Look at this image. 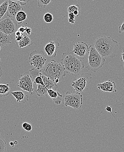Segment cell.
<instances>
[{"label": "cell", "mask_w": 124, "mask_h": 152, "mask_svg": "<svg viewBox=\"0 0 124 152\" xmlns=\"http://www.w3.org/2000/svg\"><path fill=\"white\" fill-rule=\"evenodd\" d=\"M97 52L104 58L114 57L117 53L119 43L110 37H99L94 42Z\"/></svg>", "instance_id": "obj_1"}, {"label": "cell", "mask_w": 124, "mask_h": 152, "mask_svg": "<svg viewBox=\"0 0 124 152\" xmlns=\"http://www.w3.org/2000/svg\"><path fill=\"white\" fill-rule=\"evenodd\" d=\"M61 63L65 68L66 73L70 74L74 77L79 75L84 67L82 60L77 57L72 52L63 53Z\"/></svg>", "instance_id": "obj_2"}, {"label": "cell", "mask_w": 124, "mask_h": 152, "mask_svg": "<svg viewBox=\"0 0 124 152\" xmlns=\"http://www.w3.org/2000/svg\"><path fill=\"white\" fill-rule=\"evenodd\" d=\"M41 73L49 77L56 84L59 83L66 75L65 68L62 63L54 59L46 63L41 70Z\"/></svg>", "instance_id": "obj_3"}, {"label": "cell", "mask_w": 124, "mask_h": 152, "mask_svg": "<svg viewBox=\"0 0 124 152\" xmlns=\"http://www.w3.org/2000/svg\"><path fill=\"white\" fill-rule=\"evenodd\" d=\"M88 59V65L87 68L89 70H91L94 73L101 68L105 62V58L97 52L93 45L90 46Z\"/></svg>", "instance_id": "obj_4"}, {"label": "cell", "mask_w": 124, "mask_h": 152, "mask_svg": "<svg viewBox=\"0 0 124 152\" xmlns=\"http://www.w3.org/2000/svg\"><path fill=\"white\" fill-rule=\"evenodd\" d=\"M64 106L75 110L80 109L83 105V96L80 92L76 93L67 91L63 99Z\"/></svg>", "instance_id": "obj_5"}, {"label": "cell", "mask_w": 124, "mask_h": 152, "mask_svg": "<svg viewBox=\"0 0 124 152\" xmlns=\"http://www.w3.org/2000/svg\"><path fill=\"white\" fill-rule=\"evenodd\" d=\"M29 60L30 64L34 68L41 71L46 64L47 59L43 51L35 50L30 54Z\"/></svg>", "instance_id": "obj_6"}, {"label": "cell", "mask_w": 124, "mask_h": 152, "mask_svg": "<svg viewBox=\"0 0 124 152\" xmlns=\"http://www.w3.org/2000/svg\"><path fill=\"white\" fill-rule=\"evenodd\" d=\"M34 82L29 71L20 75L17 87L23 90L29 92L30 95L34 94Z\"/></svg>", "instance_id": "obj_7"}, {"label": "cell", "mask_w": 124, "mask_h": 152, "mask_svg": "<svg viewBox=\"0 0 124 152\" xmlns=\"http://www.w3.org/2000/svg\"><path fill=\"white\" fill-rule=\"evenodd\" d=\"M73 80L71 86L76 92H82L86 88L87 84L92 79V75L90 73L80 74Z\"/></svg>", "instance_id": "obj_8"}, {"label": "cell", "mask_w": 124, "mask_h": 152, "mask_svg": "<svg viewBox=\"0 0 124 152\" xmlns=\"http://www.w3.org/2000/svg\"><path fill=\"white\" fill-rule=\"evenodd\" d=\"M17 24L15 20L7 16L0 20V31L6 34L12 35L16 31Z\"/></svg>", "instance_id": "obj_9"}, {"label": "cell", "mask_w": 124, "mask_h": 152, "mask_svg": "<svg viewBox=\"0 0 124 152\" xmlns=\"http://www.w3.org/2000/svg\"><path fill=\"white\" fill-rule=\"evenodd\" d=\"M90 46L83 42H79L73 45L72 53L80 57L83 58L89 53Z\"/></svg>", "instance_id": "obj_10"}, {"label": "cell", "mask_w": 124, "mask_h": 152, "mask_svg": "<svg viewBox=\"0 0 124 152\" xmlns=\"http://www.w3.org/2000/svg\"><path fill=\"white\" fill-rule=\"evenodd\" d=\"M23 10V6L20 4L9 0L8 10L7 12V16L15 20V17L17 13L20 11Z\"/></svg>", "instance_id": "obj_11"}, {"label": "cell", "mask_w": 124, "mask_h": 152, "mask_svg": "<svg viewBox=\"0 0 124 152\" xmlns=\"http://www.w3.org/2000/svg\"><path fill=\"white\" fill-rule=\"evenodd\" d=\"M60 43L56 41H51L45 47V52L49 57H56Z\"/></svg>", "instance_id": "obj_12"}, {"label": "cell", "mask_w": 124, "mask_h": 152, "mask_svg": "<svg viewBox=\"0 0 124 152\" xmlns=\"http://www.w3.org/2000/svg\"><path fill=\"white\" fill-rule=\"evenodd\" d=\"M97 88L103 92H109L114 93L117 92L116 83L109 80L103 83H100L97 85Z\"/></svg>", "instance_id": "obj_13"}, {"label": "cell", "mask_w": 124, "mask_h": 152, "mask_svg": "<svg viewBox=\"0 0 124 152\" xmlns=\"http://www.w3.org/2000/svg\"><path fill=\"white\" fill-rule=\"evenodd\" d=\"M48 96L52 99L54 103L56 105H60L62 101V96L57 91L47 89Z\"/></svg>", "instance_id": "obj_14"}, {"label": "cell", "mask_w": 124, "mask_h": 152, "mask_svg": "<svg viewBox=\"0 0 124 152\" xmlns=\"http://www.w3.org/2000/svg\"><path fill=\"white\" fill-rule=\"evenodd\" d=\"M11 94L15 98L16 101L21 103H25L29 100V96L28 95L25 94L23 92L20 91H12Z\"/></svg>", "instance_id": "obj_15"}, {"label": "cell", "mask_w": 124, "mask_h": 152, "mask_svg": "<svg viewBox=\"0 0 124 152\" xmlns=\"http://www.w3.org/2000/svg\"><path fill=\"white\" fill-rule=\"evenodd\" d=\"M12 35L6 34L0 31V50L3 47L12 44Z\"/></svg>", "instance_id": "obj_16"}, {"label": "cell", "mask_w": 124, "mask_h": 152, "mask_svg": "<svg viewBox=\"0 0 124 152\" xmlns=\"http://www.w3.org/2000/svg\"><path fill=\"white\" fill-rule=\"evenodd\" d=\"M41 77L44 82V86L47 89H52L56 91L58 86L49 77L44 75L41 73Z\"/></svg>", "instance_id": "obj_17"}, {"label": "cell", "mask_w": 124, "mask_h": 152, "mask_svg": "<svg viewBox=\"0 0 124 152\" xmlns=\"http://www.w3.org/2000/svg\"><path fill=\"white\" fill-rule=\"evenodd\" d=\"M15 44L20 48H23L28 46L31 45V40L29 37L24 35L23 39L19 42H15Z\"/></svg>", "instance_id": "obj_18"}, {"label": "cell", "mask_w": 124, "mask_h": 152, "mask_svg": "<svg viewBox=\"0 0 124 152\" xmlns=\"http://www.w3.org/2000/svg\"><path fill=\"white\" fill-rule=\"evenodd\" d=\"M10 92V88L9 84H0V97H4L9 95Z\"/></svg>", "instance_id": "obj_19"}, {"label": "cell", "mask_w": 124, "mask_h": 152, "mask_svg": "<svg viewBox=\"0 0 124 152\" xmlns=\"http://www.w3.org/2000/svg\"><path fill=\"white\" fill-rule=\"evenodd\" d=\"M27 17V15L23 11H20L15 15V21L18 24H20L26 20Z\"/></svg>", "instance_id": "obj_20"}, {"label": "cell", "mask_w": 124, "mask_h": 152, "mask_svg": "<svg viewBox=\"0 0 124 152\" xmlns=\"http://www.w3.org/2000/svg\"><path fill=\"white\" fill-rule=\"evenodd\" d=\"M37 89L35 91V92L37 96L39 97L48 96L47 89L45 86L41 85H37Z\"/></svg>", "instance_id": "obj_21"}, {"label": "cell", "mask_w": 124, "mask_h": 152, "mask_svg": "<svg viewBox=\"0 0 124 152\" xmlns=\"http://www.w3.org/2000/svg\"><path fill=\"white\" fill-rule=\"evenodd\" d=\"M9 1H6L5 2L0 6V20L2 19L3 17L7 13L8 10Z\"/></svg>", "instance_id": "obj_22"}, {"label": "cell", "mask_w": 124, "mask_h": 152, "mask_svg": "<svg viewBox=\"0 0 124 152\" xmlns=\"http://www.w3.org/2000/svg\"><path fill=\"white\" fill-rule=\"evenodd\" d=\"M54 0H37V5L40 8H45Z\"/></svg>", "instance_id": "obj_23"}, {"label": "cell", "mask_w": 124, "mask_h": 152, "mask_svg": "<svg viewBox=\"0 0 124 152\" xmlns=\"http://www.w3.org/2000/svg\"><path fill=\"white\" fill-rule=\"evenodd\" d=\"M7 151V142L6 141L0 137V152Z\"/></svg>", "instance_id": "obj_24"}, {"label": "cell", "mask_w": 124, "mask_h": 152, "mask_svg": "<svg viewBox=\"0 0 124 152\" xmlns=\"http://www.w3.org/2000/svg\"><path fill=\"white\" fill-rule=\"evenodd\" d=\"M44 20L48 23H51L53 20V16L52 14L49 12L46 13L44 15Z\"/></svg>", "instance_id": "obj_25"}, {"label": "cell", "mask_w": 124, "mask_h": 152, "mask_svg": "<svg viewBox=\"0 0 124 152\" xmlns=\"http://www.w3.org/2000/svg\"><path fill=\"white\" fill-rule=\"evenodd\" d=\"M76 10H81V7L79 4L76 5H70L69 6L68 9V13H69L73 12L74 11Z\"/></svg>", "instance_id": "obj_26"}, {"label": "cell", "mask_w": 124, "mask_h": 152, "mask_svg": "<svg viewBox=\"0 0 124 152\" xmlns=\"http://www.w3.org/2000/svg\"><path fill=\"white\" fill-rule=\"evenodd\" d=\"M22 128L27 132H30L32 131V125L30 124L27 122H24L22 124Z\"/></svg>", "instance_id": "obj_27"}, {"label": "cell", "mask_w": 124, "mask_h": 152, "mask_svg": "<svg viewBox=\"0 0 124 152\" xmlns=\"http://www.w3.org/2000/svg\"><path fill=\"white\" fill-rule=\"evenodd\" d=\"M75 15L73 13H69L68 14V22L71 24H74L75 23Z\"/></svg>", "instance_id": "obj_28"}, {"label": "cell", "mask_w": 124, "mask_h": 152, "mask_svg": "<svg viewBox=\"0 0 124 152\" xmlns=\"http://www.w3.org/2000/svg\"><path fill=\"white\" fill-rule=\"evenodd\" d=\"M10 1L16 2L20 4L22 6H23V5H26V4L28 3L30 1V0H10Z\"/></svg>", "instance_id": "obj_29"}, {"label": "cell", "mask_w": 124, "mask_h": 152, "mask_svg": "<svg viewBox=\"0 0 124 152\" xmlns=\"http://www.w3.org/2000/svg\"><path fill=\"white\" fill-rule=\"evenodd\" d=\"M105 110H106L108 112H110V113H112V115H113V116L114 118L117 121V120L116 119L113 113L112 112V107H111V106H108V105H107V106H106V107Z\"/></svg>", "instance_id": "obj_30"}, {"label": "cell", "mask_w": 124, "mask_h": 152, "mask_svg": "<svg viewBox=\"0 0 124 152\" xmlns=\"http://www.w3.org/2000/svg\"><path fill=\"white\" fill-rule=\"evenodd\" d=\"M118 30H119V33L120 34L124 33V22L122 24L121 26H119Z\"/></svg>", "instance_id": "obj_31"}, {"label": "cell", "mask_w": 124, "mask_h": 152, "mask_svg": "<svg viewBox=\"0 0 124 152\" xmlns=\"http://www.w3.org/2000/svg\"><path fill=\"white\" fill-rule=\"evenodd\" d=\"M18 31L23 34L26 32V27H25L24 26H22L20 28H18Z\"/></svg>", "instance_id": "obj_32"}, {"label": "cell", "mask_w": 124, "mask_h": 152, "mask_svg": "<svg viewBox=\"0 0 124 152\" xmlns=\"http://www.w3.org/2000/svg\"><path fill=\"white\" fill-rule=\"evenodd\" d=\"M23 34H22L20 36H15V42H19L22 40L23 37Z\"/></svg>", "instance_id": "obj_33"}, {"label": "cell", "mask_w": 124, "mask_h": 152, "mask_svg": "<svg viewBox=\"0 0 124 152\" xmlns=\"http://www.w3.org/2000/svg\"><path fill=\"white\" fill-rule=\"evenodd\" d=\"M81 12V10H76L74 11L73 13V14L75 15V16L79 17V16H80V15Z\"/></svg>", "instance_id": "obj_34"}, {"label": "cell", "mask_w": 124, "mask_h": 152, "mask_svg": "<svg viewBox=\"0 0 124 152\" xmlns=\"http://www.w3.org/2000/svg\"><path fill=\"white\" fill-rule=\"evenodd\" d=\"M31 31H32V30L31 28H29L28 27H26V34L28 35H30L31 34Z\"/></svg>", "instance_id": "obj_35"}, {"label": "cell", "mask_w": 124, "mask_h": 152, "mask_svg": "<svg viewBox=\"0 0 124 152\" xmlns=\"http://www.w3.org/2000/svg\"><path fill=\"white\" fill-rule=\"evenodd\" d=\"M120 59H121V61H122V62H123L124 64V49L123 50V53H122V55H121V58H120Z\"/></svg>", "instance_id": "obj_36"}, {"label": "cell", "mask_w": 124, "mask_h": 152, "mask_svg": "<svg viewBox=\"0 0 124 152\" xmlns=\"http://www.w3.org/2000/svg\"><path fill=\"white\" fill-rule=\"evenodd\" d=\"M22 34H22V33H21L20 31H16L15 33V36H21Z\"/></svg>", "instance_id": "obj_37"}, {"label": "cell", "mask_w": 124, "mask_h": 152, "mask_svg": "<svg viewBox=\"0 0 124 152\" xmlns=\"http://www.w3.org/2000/svg\"><path fill=\"white\" fill-rule=\"evenodd\" d=\"M3 75V70L2 69V67L1 66H0V80H1V78L2 76Z\"/></svg>", "instance_id": "obj_38"}, {"label": "cell", "mask_w": 124, "mask_h": 152, "mask_svg": "<svg viewBox=\"0 0 124 152\" xmlns=\"http://www.w3.org/2000/svg\"><path fill=\"white\" fill-rule=\"evenodd\" d=\"M8 1H9V0H0V6H1L2 4H3L4 3Z\"/></svg>", "instance_id": "obj_39"}, {"label": "cell", "mask_w": 124, "mask_h": 152, "mask_svg": "<svg viewBox=\"0 0 124 152\" xmlns=\"http://www.w3.org/2000/svg\"><path fill=\"white\" fill-rule=\"evenodd\" d=\"M10 145L12 147H14V145H15V144L14 142H10Z\"/></svg>", "instance_id": "obj_40"}, {"label": "cell", "mask_w": 124, "mask_h": 152, "mask_svg": "<svg viewBox=\"0 0 124 152\" xmlns=\"http://www.w3.org/2000/svg\"><path fill=\"white\" fill-rule=\"evenodd\" d=\"M0 61H1V58H0Z\"/></svg>", "instance_id": "obj_41"}]
</instances>
